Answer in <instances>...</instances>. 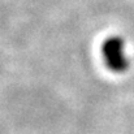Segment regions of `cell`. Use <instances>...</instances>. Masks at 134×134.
<instances>
[{"label":"cell","instance_id":"cell-1","mask_svg":"<svg viewBox=\"0 0 134 134\" xmlns=\"http://www.w3.org/2000/svg\"><path fill=\"white\" fill-rule=\"evenodd\" d=\"M100 52L104 65L112 73L121 74L129 69L130 61L125 53V42L120 35H111L105 38L102 43Z\"/></svg>","mask_w":134,"mask_h":134}]
</instances>
